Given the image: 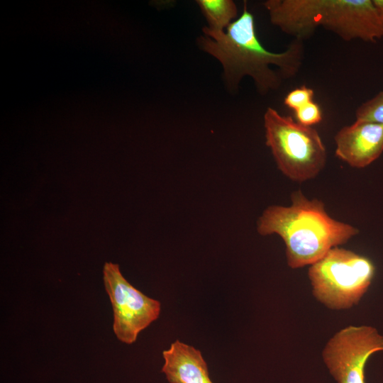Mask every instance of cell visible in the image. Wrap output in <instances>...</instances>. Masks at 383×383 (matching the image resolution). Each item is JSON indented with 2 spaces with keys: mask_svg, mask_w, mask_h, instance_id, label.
Masks as SVG:
<instances>
[{
  "mask_svg": "<svg viewBox=\"0 0 383 383\" xmlns=\"http://www.w3.org/2000/svg\"><path fill=\"white\" fill-rule=\"evenodd\" d=\"M313 90L303 85L288 92L284 99V104L289 109L295 111L308 103L313 101Z\"/></svg>",
  "mask_w": 383,
  "mask_h": 383,
  "instance_id": "7c38bea8",
  "label": "cell"
},
{
  "mask_svg": "<svg viewBox=\"0 0 383 383\" xmlns=\"http://www.w3.org/2000/svg\"><path fill=\"white\" fill-rule=\"evenodd\" d=\"M291 201L289 206L267 207L257 221V231L262 236L281 237L292 269L312 265L359 233L353 226L331 217L323 201L309 199L300 189L292 192Z\"/></svg>",
  "mask_w": 383,
  "mask_h": 383,
  "instance_id": "7a4b0ae2",
  "label": "cell"
},
{
  "mask_svg": "<svg viewBox=\"0 0 383 383\" xmlns=\"http://www.w3.org/2000/svg\"><path fill=\"white\" fill-rule=\"evenodd\" d=\"M375 267L365 256L335 247L310 265L312 293L331 309H348L358 304L373 279Z\"/></svg>",
  "mask_w": 383,
  "mask_h": 383,
  "instance_id": "5b68a950",
  "label": "cell"
},
{
  "mask_svg": "<svg viewBox=\"0 0 383 383\" xmlns=\"http://www.w3.org/2000/svg\"><path fill=\"white\" fill-rule=\"evenodd\" d=\"M103 280L113 309V333L121 342L132 344L142 331L159 318L161 304L128 282L118 264H104Z\"/></svg>",
  "mask_w": 383,
  "mask_h": 383,
  "instance_id": "8992f818",
  "label": "cell"
},
{
  "mask_svg": "<svg viewBox=\"0 0 383 383\" xmlns=\"http://www.w3.org/2000/svg\"><path fill=\"white\" fill-rule=\"evenodd\" d=\"M263 5L274 26L302 41L318 27L345 41L375 43L383 37V21L372 0H267Z\"/></svg>",
  "mask_w": 383,
  "mask_h": 383,
  "instance_id": "3957f363",
  "label": "cell"
},
{
  "mask_svg": "<svg viewBox=\"0 0 383 383\" xmlns=\"http://www.w3.org/2000/svg\"><path fill=\"white\" fill-rule=\"evenodd\" d=\"M264 127L265 144L286 177L302 182L316 177L324 168L326 149L314 128L281 115L272 107L265 112Z\"/></svg>",
  "mask_w": 383,
  "mask_h": 383,
  "instance_id": "277c9868",
  "label": "cell"
},
{
  "mask_svg": "<svg viewBox=\"0 0 383 383\" xmlns=\"http://www.w3.org/2000/svg\"><path fill=\"white\" fill-rule=\"evenodd\" d=\"M334 140L340 160L353 167L363 168L383 152V124L356 120L341 128Z\"/></svg>",
  "mask_w": 383,
  "mask_h": 383,
  "instance_id": "ba28073f",
  "label": "cell"
},
{
  "mask_svg": "<svg viewBox=\"0 0 383 383\" xmlns=\"http://www.w3.org/2000/svg\"><path fill=\"white\" fill-rule=\"evenodd\" d=\"M377 11L383 21V0H372Z\"/></svg>",
  "mask_w": 383,
  "mask_h": 383,
  "instance_id": "5bb4252c",
  "label": "cell"
},
{
  "mask_svg": "<svg viewBox=\"0 0 383 383\" xmlns=\"http://www.w3.org/2000/svg\"><path fill=\"white\" fill-rule=\"evenodd\" d=\"M162 372L169 383H213L201 351L179 340L162 352Z\"/></svg>",
  "mask_w": 383,
  "mask_h": 383,
  "instance_id": "9c48e42d",
  "label": "cell"
},
{
  "mask_svg": "<svg viewBox=\"0 0 383 383\" xmlns=\"http://www.w3.org/2000/svg\"><path fill=\"white\" fill-rule=\"evenodd\" d=\"M377 352H383V335L375 328L349 326L328 340L322 359L337 383H365V365Z\"/></svg>",
  "mask_w": 383,
  "mask_h": 383,
  "instance_id": "52a82bcc",
  "label": "cell"
},
{
  "mask_svg": "<svg viewBox=\"0 0 383 383\" xmlns=\"http://www.w3.org/2000/svg\"><path fill=\"white\" fill-rule=\"evenodd\" d=\"M196 4L208 23L202 28L206 35L225 32L238 18V8L233 0H197Z\"/></svg>",
  "mask_w": 383,
  "mask_h": 383,
  "instance_id": "30bf717a",
  "label": "cell"
},
{
  "mask_svg": "<svg viewBox=\"0 0 383 383\" xmlns=\"http://www.w3.org/2000/svg\"><path fill=\"white\" fill-rule=\"evenodd\" d=\"M199 48L217 59L228 89L235 92L241 79L250 77L261 95L278 89L283 79L294 77L304 59V41L294 39L282 52L267 50L259 40L253 15L243 11L225 32L200 35Z\"/></svg>",
  "mask_w": 383,
  "mask_h": 383,
  "instance_id": "6da1fadb",
  "label": "cell"
},
{
  "mask_svg": "<svg viewBox=\"0 0 383 383\" xmlns=\"http://www.w3.org/2000/svg\"><path fill=\"white\" fill-rule=\"evenodd\" d=\"M296 121L301 125L312 126L319 123L323 118L322 111L313 101L294 111Z\"/></svg>",
  "mask_w": 383,
  "mask_h": 383,
  "instance_id": "4fadbf2b",
  "label": "cell"
},
{
  "mask_svg": "<svg viewBox=\"0 0 383 383\" xmlns=\"http://www.w3.org/2000/svg\"><path fill=\"white\" fill-rule=\"evenodd\" d=\"M357 121L383 124V91L360 105L355 111Z\"/></svg>",
  "mask_w": 383,
  "mask_h": 383,
  "instance_id": "8fae6325",
  "label": "cell"
}]
</instances>
